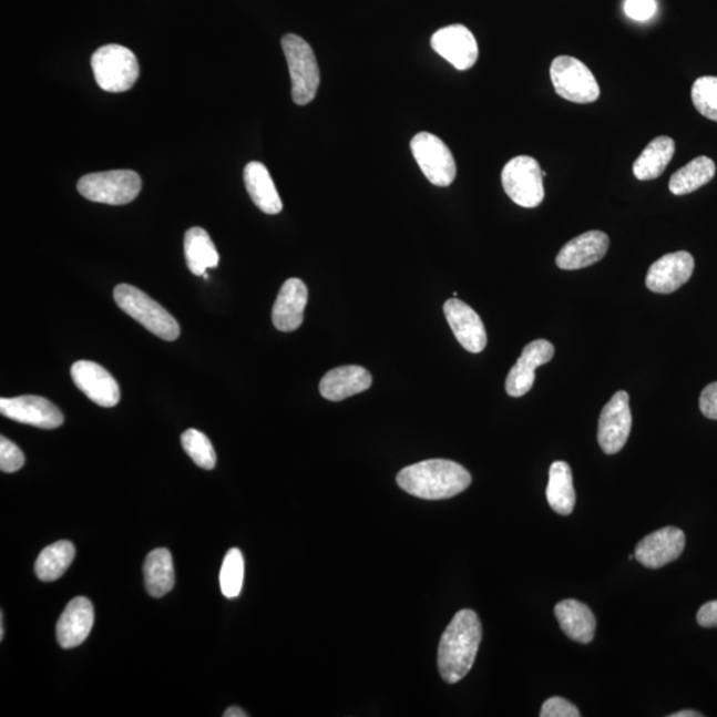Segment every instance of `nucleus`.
I'll return each mask as SVG.
<instances>
[{
    "instance_id": "1",
    "label": "nucleus",
    "mask_w": 717,
    "mask_h": 717,
    "mask_svg": "<svg viewBox=\"0 0 717 717\" xmlns=\"http://www.w3.org/2000/svg\"><path fill=\"white\" fill-rule=\"evenodd\" d=\"M482 638V627L473 610H461L442 634L439 645V673L453 685L471 672Z\"/></svg>"
},
{
    "instance_id": "2",
    "label": "nucleus",
    "mask_w": 717,
    "mask_h": 717,
    "mask_svg": "<svg viewBox=\"0 0 717 717\" xmlns=\"http://www.w3.org/2000/svg\"><path fill=\"white\" fill-rule=\"evenodd\" d=\"M397 481L404 492L414 498L445 500L467 491L472 475L458 462L433 459L404 468Z\"/></svg>"
},
{
    "instance_id": "3",
    "label": "nucleus",
    "mask_w": 717,
    "mask_h": 717,
    "mask_svg": "<svg viewBox=\"0 0 717 717\" xmlns=\"http://www.w3.org/2000/svg\"><path fill=\"white\" fill-rule=\"evenodd\" d=\"M113 297L125 314L160 339L172 341L180 337L177 320L140 288L122 284L116 286Z\"/></svg>"
},
{
    "instance_id": "4",
    "label": "nucleus",
    "mask_w": 717,
    "mask_h": 717,
    "mask_svg": "<svg viewBox=\"0 0 717 717\" xmlns=\"http://www.w3.org/2000/svg\"><path fill=\"white\" fill-rule=\"evenodd\" d=\"M96 83L105 92H126L136 84L140 66L135 53L124 45L100 47L91 59Z\"/></svg>"
},
{
    "instance_id": "5",
    "label": "nucleus",
    "mask_w": 717,
    "mask_h": 717,
    "mask_svg": "<svg viewBox=\"0 0 717 717\" xmlns=\"http://www.w3.org/2000/svg\"><path fill=\"white\" fill-rule=\"evenodd\" d=\"M283 47L291 76L294 103L307 105L317 96L320 84L317 58L310 44L294 33L283 39Z\"/></svg>"
},
{
    "instance_id": "6",
    "label": "nucleus",
    "mask_w": 717,
    "mask_h": 717,
    "mask_svg": "<svg viewBox=\"0 0 717 717\" xmlns=\"http://www.w3.org/2000/svg\"><path fill=\"white\" fill-rule=\"evenodd\" d=\"M142 178L133 171H110L86 174L80 178L78 191L92 203L125 205L142 191Z\"/></svg>"
},
{
    "instance_id": "7",
    "label": "nucleus",
    "mask_w": 717,
    "mask_h": 717,
    "mask_svg": "<svg viewBox=\"0 0 717 717\" xmlns=\"http://www.w3.org/2000/svg\"><path fill=\"white\" fill-rule=\"evenodd\" d=\"M502 186L509 198L522 207L533 209L545 198L544 176L539 161L531 156L514 157L501 174Z\"/></svg>"
},
{
    "instance_id": "8",
    "label": "nucleus",
    "mask_w": 717,
    "mask_h": 717,
    "mask_svg": "<svg viewBox=\"0 0 717 717\" xmlns=\"http://www.w3.org/2000/svg\"><path fill=\"white\" fill-rule=\"evenodd\" d=\"M551 78L557 95L569 102L590 104L601 96L600 84L593 72L578 59L555 58L551 65Z\"/></svg>"
},
{
    "instance_id": "9",
    "label": "nucleus",
    "mask_w": 717,
    "mask_h": 717,
    "mask_svg": "<svg viewBox=\"0 0 717 717\" xmlns=\"http://www.w3.org/2000/svg\"><path fill=\"white\" fill-rule=\"evenodd\" d=\"M411 150L424 176L436 186L453 183L458 167L451 150L432 133L420 132L412 139Z\"/></svg>"
},
{
    "instance_id": "10",
    "label": "nucleus",
    "mask_w": 717,
    "mask_h": 717,
    "mask_svg": "<svg viewBox=\"0 0 717 717\" xmlns=\"http://www.w3.org/2000/svg\"><path fill=\"white\" fill-rule=\"evenodd\" d=\"M633 417L626 391L614 395L603 408L598 424V442L603 452L615 454L625 447L632 432Z\"/></svg>"
},
{
    "instance_id": "11",
    "label": "nucleus",
    "mask_w": 717,
    "mask_h": 717,
    "mask_svg": "<svg viewBox=\"0 0 717 717\" xmlns=\"http://www.w3.org/2000/svg\"><path fill=\"white\" fill-rule=\"evenodd\" d=\"M431 45L436 53L459 71L472 69L479 59L478 40L472 31L462 24L448 25L436 31L431 38Z\"/></svg>"
},
{
    "instance_id": "12",
    "label": "nucleus",
    "mask_w": 717,
    "mask_h": 717,
    "mask_svg": "<svg viewBox=\"0 0 717 717\" xmlns=\"http://www.w3.org/2000/svg\"><path fill=\"white\" fill-rule=\"evenodd\" d=\"M0 412L17 423L55 430L63 424V413L50 400L33 395L25 397L0 399Z\"/></svg>"
},
{
    "instance_id": "13",
    "label": "nucleus",
    "mask_w": 717,
    "mask_h": 717,
    "mask_svg": "<svg viewBox=\"0 0 717 717\" xmlns=\"http://www.w3.org/2000/svg\"><path fill=\"white\" fill-rule=\"evenodd\" d=\"M73 383L86 398L100 407H115L120 400V387L112 375L95 361L80 360L71 368Z\"/></svg>"
},
{
    "instance_id": "14",
    "label": "nucleus",
    "mask_w": 717,
    "mask_h": 717,
    "mask_svg": "<svg viewBox=\"0 0 717 717\" xmlns=\"http://www.w3.org/2000/svg\"><path fill=\"white\" fill-rule=\"evenodd\" d=\"M685 546V533L678 527L667 526L643 539L636 546L634 555L643 566L659 569L678 560Z\"/></svg>"
},
{
    "instance_id": "15",
    "label": "nucleus",
    "mask_w": 717,
    "mask_h": 717,
    "mask_svg": "<svg viewBox=\"0 0 717 717\" xmlns=\"http://www.w3.org/2000/svg\"><path fill=\"white\" fill-rule=\"evenodd\" d=\"M695 259L688 252L666 254L649 267L646 277L648 290L672 294L693 277Z\"/></svg>"
},
{
    "instance_id": "16",
    "label": "nucleus",
    "mask_w": 717,
    "mask_h": 717,
    "mask_svg": "<svg viewBox=\"0 0 717 717\" xmlns=\"http://www.w3.org/2000/svg\"><path fill=\"white\" fill-rule=\"evenodd\" d=\"M554 357V346L551 341L539 339L529 344L521 357L512 367L506 378V392L509 397L521 398L532 390L535 380V370L549 363Z\"/></svg>"
},
{
    "instance_id": "17",
    "label": "nucleus",
    "mask_w": 717,
    "mask_h": 717,
    "mask_svg": "<svg viewBox=\"0 0 717 717\" xmlns=\"http://www.w3.org/2000/svg\"><path fill=\"white\" fill-rule=\"evenodd\" d=\"M444 314L455 339L467 351L480 354L485 350L488 344L485 326L471 306L452 298L445 301Z\"/></svg>"
},
{
    "instance_id": "18",
    "label": "nucleus",
    "mask_w": 717,
    "mask_h": 717,
    "mask_svg": "<svg viewBox=\"0 0 717 717\" xmlns=\"http://www.w3.org/2000/svg\"><path fill=\"white\" fill-rule=\"evenodd\" d=\"M610 246L607 234L600 231H592L569 240L562 247L555 264L562 270H580L585 267L598 264L606 256Z\"/></svg>"
},
{
    "instance_id": "19",
    "label": "nucleus",
    "mask_w": 717,
    "mask_h": 717,
    "mask_svg": "<svg viewBox=\"0 0 717 717\" xmlns=\"http://www.w3.org/2000/svg\"><path fill=\"white\" fill-rule=\"evenodd\" d=\"M95 621V613L90 600L78 596L66 605L57 626V638L63 648H73L82 645L89 638Z\"/></svg>"
},
{
    "instance_id": "20",
    "label": "nucleus",
    "mask_w": 717,
    "mask_h": 717,
    "mask_svg": "<svg viewBox=\"0 0 717 717\" xmlns=\"http://www.w3.org/2000/svg\"><path fill=\"white\" fill-rule=\"evenodd\" d=\"M308 291L298 278L286 280L273 307V324L279 331L291 332L304 324Z\"/></svg>"
},
{
    "instance_id": "21",
    "label": "nucleus",
    "mask_w": 717,
    "mask_h": 717,
    "mask_svg": "<svg viewBox=\"0 0 717 717\" xmlns=\"http://www.w3.org/2000/svg\"><path fill=\"white\" fill-rule=\"evenodd\" d=\"M372 385L371 373L363 367L345 366L334 368L320 380L321 397L330 401H340L365 392Z\"/></svg>"
},
{
    "instance_id": "22",
    "label": "nucleus",
    "mask_w": 717,
    "mask_h": 717,
    "mask_svg": "<svg viewBox=\"0 0 717 717\" xmlns=\"http://www.w3.org/2000/svg\"><path fill=\"white\" fill-rule=\"evenodd\" d=\"M562 632L569 638L587 645L594 639L596 621L595 616L585 603L576 600H565L554 608Z\"/></svg>"
},
{
    "instance_id": "23",
    "label": "nucleus",
    "mask_w": 717,
    "mask_h": 717,
    "mask_svg": "<svg viewBox=\"0 0 717 717\" xmlns=\"http://www.w3.org/2000/svg\"><path fill=\"white\" fill-rule=\"evenodd\" d=\"M244 180L246 191L259 211L266 214H278L283 212V199L279 197L269 171H267V167L263 163L253 161V163L247 164L244 172Z\"/></svg>"
},
{
    "instance_id": "24",
    "label": "nucleus",
    "mask_w": 717,
    "mask_h": 717,
    "mask_svg": "<svg viewBox=\"0 0 717 717\" xmlns=\"http://www.w3.org/2000/svg\"><path fill=\"white\" fill-rule=\"evenodd\" d=\"M185 258L194 276H204L209 269H216L219 254L213 240L203 227H192L185 234Z\"/></svg>"
},
{
    "instance_id": "25",
    "label": "nucleus",
    "mask_w": 717,
    "mask_h": 717,
    "mask_svg": "<svg viewBox=\"0 0 717 717\" xmlns=\"http://www.w3.org/2000/svg\"><path fill=\"white\" fill-rule=\"evenodd\" d=\"M675 150L676 145L672 137L659 136L654 139L634 163L635 177L639 181L660 177L668 164L672 163Z\"/></svg>"
},
{
    "instance_id": "26",
    "label": "nucleus",
    "mask_w": 717,
    "mask_h": 717,
    "mask_svg": "<svg viewBox=\"0 0 717 717\" xmlns=\"http://www.w3.org/2000/svg\"><path fill=\"white\" fill-rule=\"evenodd\" d=\"M549 505L555 513L569 515L575 506V491L571 465L565 461L553 462L549 469V484L546 488Z\"/></svg>"
},
{
    "instance_id": "27",
    "label": "nucleus",
    "mask_w": 717,
    "mask_h": 717,
    "mask_svg": "<svg viewBox=\"0 0 717 717\" xmlns=\"http://www.w3.org/2000/svg\"><path fill=\"white\" fill-rule=\"evenodd\" d=\"M145 587L153 598H161L174 586V566L170 551L156 549L147 554L144 564Z\"/></svg>"
},
{
    "instance_id": "28",
    "label": "nucleus",
    "mask_w": 717,
    "mask_h": 717,
    "mask_svg": "<svg viewBox=\"0 0 717 717\" xmlns=\"http://www.w3.org/2000/svg\"><path fill=\"white\" fill-rule=\"evenodd\" d=\"M716 173L714 161L707 156L696 157L673 174L669 180V192L675 196L694 193L713 181Z\"/></svg>"
},
{
    "instance_id": "29",
    "label": "nucleus",
    "mask_w": 717,
    "mask_h": 717,
    "mask_svg": "<svg viewBox=\"0 0 717 717\" xmlns=\"http://www.w3.org/2000/svg\"><path fill=\"white\" fill-rule=\"evenodd\" d=\"M75 546L70 541H59L47 546L37 560L35 573L38 578L43 582L59 580L69 571L73 559H75Z\"/></svg>"
},
{
    "instance_id": "30",
    "label": "nucleus",
    "mask_w": 717,
    "mask_h": 717,
    "mask_svg": "<svg viewBox=\"0 0 717 717\" xmlns=\"http://www.w3.org/2000/svg\"><path fill=\"white\" fill-rule=\"evenodd\" d=\"M245 575L244 555L238 549H232L225 555L223 567H221L219 585L221 592L226 598H237L243 592Z\"/></svg>"
},
{
    "instance_id": "31",
    "label": "nucleus",
    "mask_w": 717,
    "mask_h": 717,
    "mask_svg": "<svg viewBox=\"0 0 717 717\" xmlns=\"http://www.w3.org/2000/svg\"><path fill=\"white\" fill-rule=\"evenodd\" d=\"M181 444L194 464L211 471L217 464V454L207 436L197 430H187L181 436Z\"/></svg>"
},
{
    "instance_id": "32",
    "label": "nucleus",
    "mask_w": 717,
    "mask_h": 717,
    "mask_svg": "<svg viewBox=\"0 0 717 717\" xmlns=\"http://www.w3.org/2000/svg\"><path fill=\"white\" fill-rule=\"evenodd\" d=\"M692 96L696 111L717 123V78L703 76L696 80Z\"/></svg>"
},
{
    "instance_id": "33",
    "label": "nucleus",
    "mask_w": 717,
    "mask_h": 717,
    "mask_svg": "<svg viewBox=\"0 0 717 717\" xmlns=\"http://www.w3.org/2000/svg\"><path fill=\"white\" fill-rule=\"evenodd\" d=\"M24 454L19 447L2 436L0 438V469H2V472H18L24 465Z\"/></svg>"
},
{
    "instance_id": "34",
    "label": "nucleus",
    "mask_w": 717,
    "mask_h": 717,
    "mask_svg": "<svg viewBox=\"0 0 717 717\" xmlns=\"http://www.w3.org/2000/svg\"><path fill=\"white\" fill-rule=\"evenodd\" d=\"M541 717H580L578 708L566 699L555 698L547 699L541 708Z\"/></svg>"
},
{
    "instance_id": "35",
    "label": "nucleus",
    "mask_w": 717,
    "mask_h": 717,
    "mask_svg": "<svg viewBox=\"0 0 717 717\" xmlns=\"http://www.w3.org/2000/svg\"><path fill=\"white\" fill-rule=\"evenodd\" d=\"M658 6L655 0H626L625 12L627 17L638 20V22H646L655 16Z\"/></svg>"
},
{
    "instance_id": "36",
    "label": "nucleus",
    "mask_w": 717,
    "mask_h": 717,
    "mask_svg": "<svg viewBox=\"0 0 717 717\" xmlns=\"http://www.w3.org/2000/svg\"><path fill=\"white\" fill-rule=\"evenodd\" d=\"M700 411L706 418L717 420V381L703 390L699 400Z\"/></svg>"
},
{
    "instance_id": "37",
    "label": "nucleus",
    "mask_w": 717,
    "mask_h": 717,
    "mask_svg": "<svg viewBox=\"0 0 717 717\" xmlns=\"http://www.w3.org/2000/svg\"><path fill=\"white\" fill-rule=\"evenodd\" d=\"M701 627H717V601L707 602L703 605L696 616Z\"/></svg>"
},
{
    "instance_id": "38",
    "label": "nucleus",
    "mask_w": 717,
    "mask_h": 717,
    "mask_svg": "<svg viewBox=\"0 0 717 717\" xmlns=\"http://www.w3.org/2000/svg\"><path fill=\"white\" fill-rule=\"evenodd\" d=\"M225 717H246L247 714L243 711V709L238 707H231L229 709H226V713L224 714Z\"/></svg>"
},
{
    "instance_id": "39",
    "label": "nucleus",
    "mask_w": 717,
    "mask_h": 717,
    "mask_svg": "<svg viewBox=\"0 0 717 717\" xmlns=\"http://www.w3.org/2000/svg\"><path fill=\"white\" fill-rule=\"evenodd\" d=\"M669 717H703V715L700 713L689 711V709H686V711L676 713L669 715Z\"/></svg>"
},
{
    "instance_id": "40",
    "label": "nucleus",
    "mask_w": 717,
    "mask_h": 717,
    "mask_svg": "<svg viewBox=\"0 0 717 717\" xmlns=\"http://www.w3.org/2000/svg\"><path fill=\"white\" fill-rule=\"evenodd\" d=\"M3 621H4V615L2 613V614H0V641H3V638H4V623H3Z\"/></svg>"
}]
</instances>
